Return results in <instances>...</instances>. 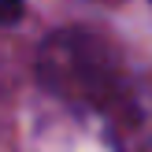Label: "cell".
Here are the masks:
<instances>
[{
  "instance_id": "obj_1",
  "label": "cell",
  "mask_w": 152,
  "mask_h": 152,
  "mask_svg": "<svg viewBox=\"0 0 152 152\" xmlns=\"http://www.w3.org/2000/svg\"><path fill=\"white\" fill-rule=\"evenodd\" d=\"M37 78L63 104H71L93 119H104L111 111V104L126 93L134 74H130L126 56L108 34L71 26V30H56L41 45Z\"/></svg>"
},
{
  "instance_id": "obj_2",
  "label": "cell",
  "mask_w": 152,
  "mask_h": 152,
  "mask_svg": "<svg viewBox=\"0 0 152 152\" xmlns=\"http://www.w3.org/2000/svg\"><path fill=\"white\" fill-rule=\"evenodd\" d=\"M119 152H152V78H137L100 119Z\"/></svg>"
},
{
  "instance_id": "obj_3",
  "label": "cell",
  "mask_w": 152,
  "mask_h": 152,
  "mask_svg": "<svg viewBox=\"0 0 152 152\" xmlns=\"http://www.w3.org/2000/svg\"><path fill=\"white\" fill-rule=\"evenodd\" d=\"M22 7H26V0H0V26L19 22L22 19Z\"/></svg>"
}]
</instances>
